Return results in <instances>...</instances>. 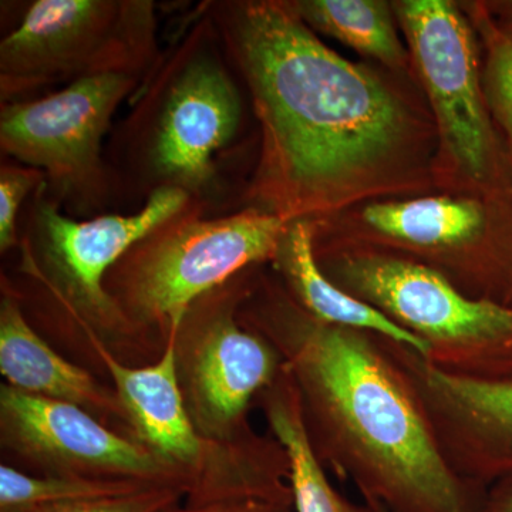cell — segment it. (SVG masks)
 <instances>
[{"mask_svg":"<svg viewBox=\"0 0 512 512\" xmlns=\"http://www.w3.org/2000/svg\"><path fill=\"white\" fill-rule=\"evenodd\" d=\"M212 10L262 124L252 195L291 222L339 204L402 138L396 100L319 42L291 5L217 3Z\"/></svg>","mask_w":512,"mask_h":512,"instance_id":"6da1fadb","label":"cell"},{"mask_svg":"<svg viewBox=\"0 0 512 512\" xmlns=\"http://www.w3.org/2000/svg\"><path fill=\"white\" fill-rule=\"evenodd\" d=\"M298 390L323 467L384 512H481L488 490L448 466L412 387L379 336L313 318L298 302L242 312Z\"/></svg>","mask_w":512,"mask_h":512,"instance_id":"7a4b0ae2","label":"cell"},{"mask_svg":"<svg viewBox=\"0 0 512 512\" xmlns=\"http://www.w3.org/2000/svg\"><path fill=\"white\" fill-rule=\"evenodd\" d=\"M291 224L259 210L205 218L194 198L121 256L106 291L137 342L164 350L192 303L274 259Z\"/></svg>","mask_w":512,"mask_h":512,"instance_id":"3957f363","label":"cell"},{"mask_svg":"<svg viewBox=\"0 0 512 512\" xmlns=\"http://www.w3.org/2000/svg\"><path fill=\"white\" fill-rule=\"evenodd\" d=\"M212 23L202 20L157 64L128 117L131 154L150 192L180 188L200 200L214 177V157L237 134L241 97L218 53Z\"/></svg>","mask_w":512,"mask_h":512,"instance_id":"277c9868","label":"cell"},{"mask_svg":"<svg viewBox=\"0 0 512 512\" xmlns=\"http://www.w3.org/2000/svg\"><path fill=\"white\" fill-rule=\"evenodd\" d=\"M319 266L330 281L423 340L431 365L463 376L512 375V305L471 298L443 272L392 255L342 254Z\"/></svg>","mask_w":512,"mask_h":512,"instance_id":"5b68a950","label":"cell"},{"mask_svg":"<svg viewBox=\"0 0 512 512\" xmlns=\"http://www.w3.org/2000/svg\"><path fill=\"white\" fill-rule=\"evenodd\" d=\"M191 200L187 191L161 187L148 194L136 214L76 221L60 211L62 204L45 181L25 214L18 245L20 272L79 332L92 329L104 343L107 336L136 340L106 291L107 275L128 249Z\"/></svg>","mask_w":512,"mask_h":512,"instance_id":"8992f818","label":"cell"},{"mask_svg":"<svg viewBox=\"0 0 512 512\" xmlns=\"http://www.w3.org/2000/svg\"><path fill=\"white\" fill-rule=\"evenodd\" d=\"M158 63L153 2L37 0L0 43V97L15 103L96 74L150 77Z\"/></svg>","mask_w":512,"mask_h":512,"instance_id":"52a82bcc","label":"cell"},{"mask_svg":"<svg viewBox=\"0 0 512 512\" xmlns=\"http://www.w3.org/2000/svg\"><path fill=\"white\" fill-rule=\"evenodd\" d=\"M239 275L208 292L173 333L185 407L202 436L234 443L251 436L249 404L275 382L282 359L274 346L238 319Z\"/></svg>","mask_w":512,"mask_h":512,"instance_id":"ba28073f","label":"cell"},{"mask_svg":"<svg viewBox=\"0 0 512 512\" xmlns=\"http://www.w3.org/2000/svg\"><path fill=\"white\" fill-rule=\"evenodd\" d=\"M144 77L96 74L42 99L2 104L3 153L43 171L47 190L60 204L99 207L109 192V173L101 160L103 138L121 101Z\"/></svg>","mask_w":512,"mask_h":512,"instance_id":"9c48e42d","label":"cell"},{"mask_svg":"<svg viewBox=\"0 0 512 512\" xmlns=\"http://www.w3.org/2000/svg\"><path fill=\"white\" fill-rule=\"evenodd\" d=\"M2 446L43 474L180 488L184 477L137 440L74 404L0 387Z\"/></svg>","mask_w":512,"mask_h":512,"instance_id":"30bf717a","label":"cell"},{"mask_svg":"<svg viewBox=\"0 0 512 512\" xmlns=\"http://www.w3.org/2000/svg\"><path fill=\"white\" fill-rule=\"evenodd\" d=\"M379 338L416 394L454 473L483 490L512 478V377L456 375Z\"/></svg>","mask_w":512,"mask_h":512,"instance_id":"8fae6325","label":"cell"},{"mask_svg":"<svg viewBox=\"0 0 512 512\" xmlns=\"http://www.w3.org/2000/svg\"><path fill=\"white\" fill-rule=\"evenodd\" d=\"M400 16L454 157L468 173L483 174L490 128L466 20L446 0H407Z\"/></svg>","mask_w":512,"mask_h":512,"instance_id":"7c38bea8","label":"cell"},{"mask_svg":"<svg viewBox=\"0 0 512 512\" xmlns=\"http://www.w3.org/2000/svg\"><path fill=\"white\" fill-rule=\"evenodd\" d=\"M0 372L9 386L82 407L106 426L116 424L134 439L114 389H107L87 370L64 359L37 335L23 313L22 298L6 279L2 281L0 303Z\"/></svg>","mask_w":512,"mask_h":512,"instance_id":"4fadbf2b","label":"cell"},{"mask_svg":"<svg viewBox=\"0 0 512 512\" xmlns=\"http://www.w3.org/2000/svg\"><path fill=\"white\" fill-rule=\"evenodd\" d=\"M296 302L313 318L329 325L360 330L392 339L426 359L429 348L412 333L387 318L379 309L350 295L323 274L313 249V228L306 220L293 221L276 252Z\"/></svg>","mask_w":512,"mask_h":512,"instance_id":"5bb4252c","label":"cell"},{"mask_svg":"<svg viewBox=\"0 0 512 512\" xmlns=\"http://www.w3.org/2000/svg\"><path fill=\"white\" fill-rule=\"evenodd\" d=\"M258 399L271 436L288 457L295 512H383L367 504L360 507L350 503L330 484L326 468L309 443L298 390L284 365L275 382Z\"/></svg>","mask_w":512,"mask_h":512,"instance_id":"9a60e30c","label":"cell"},{"mask_svg":"<svg viewBox=\"0 0 512 512\" xmlns=\"http://www.w3.org/2000/svg\"><path fill=\"white\" fill-rule=\"evenodd\" d=\"M363 218L380 234L424 249L460 247L484 227L480 205L446 197L372 204Z\"/></svg>","mask_w":512,"mask_h":512,"instance_id":"2e32d148","label":"cell"},{"mask_svg":"<svg viewBox=\"0 0 512 512\" xmlns=\"http://www.w3.org/2000/svg\"><path fill=\"white\" fill-rule=\"evenodd\" d=\"M302 22L342 40L346 45L397 64L404 50L394 30L389 9L375 0H305L291 5Z\"/></svg>","mask_w":512,"mask_h":512,"instance_id":"e0dca14e","label":"cell"},{"mask_svg":"<svg viewBox=\"0 0 512 512\" xmlns=\"http://www.w3.org/2000/svg\"><path fill=\"white\" fill-rule=\"evenodd\" d=\"M150 487L158 485L56 474L33 476L3 464L0 467V512H35L57 505L123 497Z\"/></svg>","mask_w":512,"mask_h":512,"instance_id":"ac0fdd59","label":"cell"},{"mask_svg":"<svg viewBox=\"0 0 512 512\" xmlns=\"http://www.w3.org/2000/svg\"><path fill=\"white\" fill-rule=\"evenodd\" d=\"M46 181L43 171L29 165H2L0 168V251L19 245V214L29 194Z\"/></svg>","mask_w":512,"mask_h":512,"instance_id":"d6986e66","label":"cell"},{"mask_svg":"<svg viewBox=\"0 0 512 512\" xmlns=\"http://www.w3.org/2000/svg\"><path fill=\"white\" fill-rule=\"evenodd\" d=\"M183 497L180 488L150 487L123 497L57 505L35 512H164L175 507Z\"/></svg>","mask_w":512,"mask_h":512,"instance_id":"ffe728a7","label":"cell"},{"mask_svg":"<svg viewBox=\"0 0 512 512\" xmlns=\"http://www.w3.org/2000/svg\"><path fill=\"white\" fill-rule=\"evenodd\" d=\"M490 82L495 109L512 137V42L501 43L494 50Z\"/></svg>","mask_w":512,"mask_h":512,"instance_id":"44dd1931","label":"cell"},{"mask_svg":"<svg viewBox=\"0 0 512 512\" xmlns=\"http://www.w3.org/2000/svg\"><path fill=\"white\" fill-rule=\"evenodd\" d=\"M164 512H295L293 503L272 500H227L202 505H185Z\"/></svg>","mask_w":512,"mask_h":512,"instance_id":"7402d4cb","label":"cell"},{"mask_svg":"<svg viewBox=\"0 0 512 512\" xmlns=\"http://www.w3.org/2000/svg\"><path fill=\"white\" fill-rule=\"evenodd\" d=\"M481 512H512V478L488 488Z\"/></svg>","mask_w":512,"mask_h":512,"instance_id":"603a6c76","label":"cell"},{"mask_svg":"<svg viewBox=\"0 0 512 512\" xmlns=\"http://www.w3.org/2000/svg\"><path fill=\"white\" fill-rule=\"evenodd\" d=\"M510 377H512V375Z\"/></svg>","mask_w":512,"mask_h":512,"instance_id":"cb8c5ba5","label":"cell"},{"mask_svg":"<svg viewBox=\"0 0 512 512\" xmlns=\"http://www.w3.org/2000/svg\"><path fill=\"white\" fill-rule=\"evenodd\" d=\"M384 512V511H383Z\"/></svg>","mask_w":512,"mask_h":512,"instance_id":"d4e9b609","label":"cell"}]
</instances>
